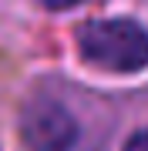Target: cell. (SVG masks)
I'll list each match as a JSON object with an SVG mask.
<instances>
[{
	"label": "cell",
	"instance_id": "1",
	"mask_svg": "<svg viewBox=\"0 0 148 151\" xmlns=\"http://www.w3.org/2000/svg\"><path fill=\"white\" fill-rule=\"evenodd\" d=\"M77 47H81L84 60L104 70L131 74V70L148 67V30L128 17L88 20L77 30Z\"/></svg>",
	"mask_w": 148,
	"mask_h": 151
},
{
	"label": "cell",
	"instance_id": "4",
	"mask_svg": "<svg viewBox=\"0 0 148 151\" xmlns=\"http://www.w3.org/2000/svg\"><path fill=\"white\" fill-rule=\"evenodd\" d=\"M40 7H47V10H67V7L81 4V0H37Z\"/></svg>",
	"mask_w": 148,
	"mask_h": 151
},
{
	"label": "cell",
	"instance_id": "3",
	"mask_svg": "<svg viewBox=\"0 0 148 151\" xmlns=\"http://www.w3.org/2000/svg\"><path fill=\"white\" fill-rule=\"evenodd\" d=\"M125 151H148V128H142V131H135V134L128 138V145H125Z\"/></svg>",
	"mask_w": 148,
	"mask_h": 151
},
{
	"label": "cell",
	"instance_id": "2",
	"mask_svg": "<svg viewBox=\"0 0 148 151\" xmlns=\"http://www.w3.org/2000/svg\"><path fill=\"white\" fill-rule=\"evenodd\" d=\"M20 138L30 151H74L81 128L57 97L37 94L20 111Z\"/></svg>",
	"mask_w": 148,
	"mask_h": 151
}]
</instances>
